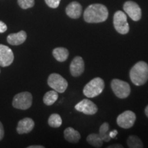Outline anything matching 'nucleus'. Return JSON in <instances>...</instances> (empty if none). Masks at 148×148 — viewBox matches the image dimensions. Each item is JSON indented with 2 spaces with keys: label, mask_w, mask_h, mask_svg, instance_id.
Segmentation results:
<instances>
[{
  "label": "nucleus",
  "mask_w": 148,
  "mask_h": 148,
  "mask_svg": "<svg viewBox=\"0 0 148 148\" xmlns=\"http://www.w3.org/2000/svg\"><path fill=\"white\" fill-rule=\"evenodd\" d=\"M108 16V9L104 5L94 3L86 8L84 19L87 23H101L105 21Z\"/></svg>",
  "instance_id": "obj_1"
},
{
  "label": "nucleus",
  "mask_w": 148,
  "mask_h": 148,
  "mask_svg": "<svg viewBox=\"0 0 148 148\" xmlns=\"http://www.w3.org/2000/svg\"><path fill=\"white\" fill-rule=\"evenodd\" d=\"M130 78L136 86H141L148 80V64L140 61L132 66L130 71Z\"/></svg>",
  "instance_id": "obj_2"
},
{
  "label": "nucleus",
  "mask_w": 148,
  "mask_h": 148,
  "mask_svg": "<svg viewBox=\"0 0 148 148\" xmlns=\"http://www.w3.org/2000/svg\"><path fill=\"white\" fill-rule=\"evenodd\" d=\"M104 88V81L100 77H95L86 84L83 89V93L86 97H95L102 92Z\"/></svg>",
  "instance_id": "obj_3"
},
{
  "label": "nucleus",
  "mask_w": 148,
  "mask_h": 148,
  "mask_svg": "<svg viewBox=\"0 0 148 148\" xmlns=\"http://www.w3.org/2000/svg\"><path fill=\"white\" fill-rule=\"evenodd\" d=\"M32 104V95L30 92L25 91L16 94L12 100L14 108L20 110H27Z\"/></svg>",
  "instance_id": "obj_4"
},
{
  "label": "nucleus",
  "mask_w": 148,
  "mask_h": 148,
  "mask_svg": "<svg viewBox=\"0 0 148 148\" xmlns=\"http://www.w3.org/2000/svg\"><path fill=\"white\" fill-rule=\"evenodd\" d=\"M111 88L114 95L121 99L127 97L130 93L131 88L128 83L119 79H112L111 82Z\"/></svg>",
  "instance_id": "obj_5"
},
{
  "label": "nucleus",
  "mask_w": 148,
  "mask_h": 148,
  "mask_svg": "<svg viewBox=\"0 0 148 148\" xmlns=\"http://www.w3.org/2000/svg\"><path fill=\"white\" fill-rule=\"evenodd\" d=\"M47 84L53 90L60 93L65 91L68 86L67 81L58 73L50 74L48 77Z\"/></svg>",
  "instance_id": "obj_6"
},
{
  "label": "nucleus",
  "mask_w": 148,
  "mask_h": 148,
  "mask_svg": "<svg viewBox=\"0 0 148 148\" xmlns=\"http://www.w3.org/2000/svg\"><path fill=\"white\" fill-rule=\"evenodd\" d=\"M114 27L116 32L121 34H126L129 32V25L127 21V16L121 10L116 11L113 17Z\"/></svg>",
  "instance_id": "obj_7"
},
{
  "label": "nucleus",
  "mask_w": 148,
  "mask_h": 148,
  "mask_svg": "<svg viewBox=\"0 0 148 148\" xmlns=\"http://www.w3.org/2000/svg\"><path fill=\"white\" fill-rule=\"evenodd\" d=\"M136 121V114L130 110H126L120 114L116 118V123L119 127L123 129L132 127Z\"/></svg>",
  "instance_id": "obj_8"
},
{
  "label": "nucleus",
  "mask_w": 148,
  "mask_h": 148,
  "mask_svg": "<svg viewBox=\"0 0 148 148\" xmlns=\"http://www.w3.org/2000/svg\"><path fill=\"white\" fill-rule=\"evenodd\" d=\"M123 10L133 21H139L141 18V9L139 5L134 1H126L123 5Z\"/></svg>",
  "instance_id": "obj_9"
},
{
  "label": "nucleus",
  "mask_w": 148,
  "mask_h": 148,
  "mask_svg": "<svg viewBox=\"0 0 148 148\" xmlns=\"http://www.w3.org/2000/svg\"><path fill=\"white\" fill-rule=\"evenodd\" d=\"M14 53L8 46L0 44V66L5 67L13 62Z\"/></svg>",
  "instance_id": "obj_10"
},
{
  "label": "nucleus",
  "mask_w": 148,
  "mask_h": 148,
  "mask_svg": "<svg viewBox=\"0 0 148 148\" xmlns=\"http://www.w3.org/2000/svg\"><path fill=\"white\" fill-rule=\"evenodd\" d=\"M75 108L78 112L89 115L95 114L97 112V107L96 104L87 99H83L77 103L75 106Z\"/></svg>",
  "instance_id": "obj_11"
},
{
  "label": "nucleus",
  "mask_w": 148,
  "mask_h": 148,
  "mask_svg": "<svg viewBox=\"0 0 148 148\" xmlns=\"http://www.w3.org/2000/svg\"><path fill=\"white\" fill-rule=\"evenodd\" d=\"M84 71V62L82 57L75 56L70 64V72L74 77H78Z\"/></svg>",
  "instance_id": "obj_12"
},
{
  "label": "nucleus",
  "mask_w": 148,
  "mask_h": 148,
  "mask_svg": "<svg viewBox=\"0 0 148 148\" xmlns=\"http://www.w3.org/2000/svg\"><path fill=\"white\" fill-rule=\"evenodd\" d=\"M34 127V121L31 118H24L18 121L16 132L19 134H27L30 132Z\"/></svg>",
  "instance_id": "obj_13"
},
{
  "label": "nucleus",
  "mask_w": 148,
  "mask_h": 148,
  "mask_svg": "<svg viewBox=\"0 0 148 148\" xmlns=\"http://www.w3.org/2000/svg\"><path fill=\"white\" fill-rule=\"evenodd\" d=\"M27 38V34L25 31L21 30L17 33L9 34L7 37V42L12 45H21L25 41Z\"/></svg>",
  "instance_id": "obj_14"
},
{
  "label": "nucleus",
  "mask_w": 148,
  "mask_h": 148,
  "mask_svg": "<svg viewBox=\"0 0 148 148\" xmlns=\"http://www.w3.org/2000/svg\"><path fill=\"white\" fill-rule=\"evenodd\" d=\"M82 12V5L77 1L70 3L66 8V13L70 18H78Z\"/></svg>",
  "instance_id": "obj_15"
},
{
  "label": "nucleus",
  "mask_w": 148,
  "mask_h": 148,
  "mask_svg": "<svg viewBox=\"0 0 148 148\" xmlns=\"http://www.w3.org/2000/svg\"><path fill=\"white\" fill-rule=\"evenodd\" d=\"M64 138L72 143H76L80 139V134L73 127H67L64 131Z\"/></svg>",
  "instance_id": "obj_16"
},
{
  "label": "nucleus",
  "mask_w": 148,
  "mask_h": 148,
  "mask_svg": "<svg viewBox=\"0 0 148 148\" xmlns=\"http://www.w3.org/2000/svg\"><path fill=\"white\" fill-rule=\"evenodd\" d=\"M53 56L58 62H64L69 56V51L64 47H56L53 50Z\"/></svg>",
  "instance_id": "obj_17"
},
{
  "label": "nucleus",
  "mask_w": 148,
  "mask_h": 148,
  "mask_svg": "<svg viewBox=\"0 0 148 148\" xmlns=\"http://www.w3.org/2000/svg\"><path fill=\"white\" fill-rule=\"evenodd\" d=\"M109 129H110V127L108 123H103L99 127V135L103 142L110 141L112 138L110 136L111 131L109 130Z\"/></svg>",
  "instance_id": "obj_18"
},
{
  "label": "nucleus",
  "mask_w": 148,
  "mask_h": 148,
  "mask_svg": "<svg viewBox=\"0 0 148 148\" xmlns=\"http://www.w3.org/2000/svg\"><path fill=\"white\" fill-rule=\"evenodd\" d=\"M58 98V92L56 90H49L46 92L43 97V102L47 106H51L56 101H57Z\"/></svg>",
  "instance_id": "obj_19"
},
{
  "label": "nucleus",
  "mask_w": 148,
  "mask_h": 148,
  "mask_svg": "<svg viewBox=\"0 0 148 148\" xmlns=\"http://www.w3.org/2000/svg\"><path fill=\"white\" fill-rule=\"evenodd\" d=\"M86 140L90 145L95 147H101L103 145V140L99 136V134H90L86 138Z\"/></svg>",
  "instance_id": "obj_20"
},
{
  "label": "nucleus",
  "mask_w": 148,
  "mask_h": 148,
  "mask_svg": "<svg viewBox=\"0 0 148 148\" xmlns=\"http://www.w3.org/2000/svg\"><path fill=\"white\" fill-rule=\"evenodd\" d=\"M127 146L130 148H142L143 147V144L141 140L136 136H130L127 140Z\"/></svg>",
  "instance_id": "obj_21"
},
{
  "label": "nucleus",
  "mask_w": 148,
  "mask_h": 148,
  "mask_svg": "<svg viewBox=\"0 0 148 148\" xmlns=\"http://www.w3.org/2000/svg\"><path fill=\"white\" fill-rule=\"evenodd\" d=\"M62 118L58 114H51L48 119V124L52 127H59L62 125Z\"/></svg>",
  "instance_id": "obj_22"
},
{
  "label": "nucleus",
  "mask_w": 148,
  "mask_h": 148,
  "mask_svg": "<svg viewBox=\"0 0 148 148\" xmlns=\"http://www.w3.org/2000/svg\"><path fill=\"white\" fill-rule=\"evenodd\" d=\"M18 4L23 9L30 8L34 5V0H18Z\"/></svg>",
  "instance_id": "obj_23"
},
{
  "label": "nucleus",
  "mask_w": 148,
  "mask_h": 148,
  "mask_svg": "<svg viewBox=\"0 0 148 148\" xmlns=\"http://www.w3.org/2000/svg\"><path fill=\"white\" fill-rule=\"evenodd\" d=\"M45 1L48 6L51 8H58L60 2V0H45Z\"/></svg>",
  "instance_id": "obj_24"
},
{
  "label": "nucleus",
  "mask_w": 148,
  "mask_h": 148,
  "mask_svg": "<svg viewBox=\"0 0 148 148\" xmlns=\"http://www.w3.org/2000/svg\"><path fill=\"white\" fill-rule=\"evenodd\" d=\"M7 30V25L3 21H0V33H3Z\"/></svg>",
  "instance_id": "obj_25"
},
{
  "label": "nucleus",
  "mask_w": 148,
  "mask_h": 148,
  "mask_svg": "<svg viewBox=\"0 0 148 148\" xmlns=\"http://www.w3.org/2000/svg\"><path fill=\"white\" fill-rule=\"evenodd\" d=\"M3 136H4V130H3L2 123L0 122V140L2 139Z\"/></svg>",
  "instance_id": "obj_26"
},
{
  "label": "nucleus",
  "mask_w": 148,
  "mask_h": 148,
  "mask_svg": "<svg viewBox=\"0 0 148 148\" xmlns=\"http://www.w3.org/2000/svg\"><path fill=\"white\" fill-rule=\"evenodd\" d=\"M123 147L120 144H114L110 146H108V148H123Z\"/></svg>",
  "instance_id": "obj_27"
},
{
  "label": "nucleus",
  "mask_w": 148,
  "mask_h": 148,
  "mask_svg": "<svg viewBox=\"0 0 148 148\" xmlns=\"http://www.w3.org/2000/svg\"><path fill=\"white\" fill-rule=\"evenodd\" d=\"M28 148H44V147L42 145H31L29 146Z\"/></svg>",
  "instance_id": "obj_28"
},
{
  "label": "nucleus",
  "mask_w": 148,
  "mask_h": 148,
  "mask_svg": "<svg viewBox=\"0 0 148 148\" xmlns=\"http://www.w3.org/2000/svg\"><path fill=\"white\" fill-rule=\"evenodd\" d=\"M145 112L146 116H147V117H148V105H147V106H146V108L145 109Z\"/></svg>",
  "instance_id": "obj_29"
},
{
  "label": "nucleus",
  "mask_w": 148,
  "mask_h": 148,
  "mask_svg": "<svg viewBox=\"0 0 148 148\" xmlns=\"http://www.w3.org/2000/svg\"><path fill=\"white\" fill-rule=\"evenodd\" d=\"M0 72H1V71H0Z\"/></svg>",
  "instance_id": "obj_30"
}]
</instances>
